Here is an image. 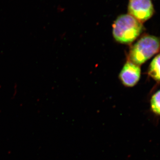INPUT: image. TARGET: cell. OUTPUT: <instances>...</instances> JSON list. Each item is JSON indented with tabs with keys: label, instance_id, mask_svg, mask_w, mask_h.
<instances>
[{
	"label": "cell",
	"instance_id": "obj_1",
	"mask_svg": "<svg viewBox=\"0 0 160 160\" xmlns=\"http://www.w3.org/2000/svg\"><path fill=\"white\" fill-rule=\"evenodd\" d=\"M144 27L140 22L129 14L119 16L112 25V34L118 42L129 44L138 38Z\"/></svg>",
	"mask_w": 160,
	"mask_h": 160
},
{
	"label": "cell",
	"instance_id": "obj_2",
	"mask_svg": "<svg viewBox=\"0 0 160 160\" xmlns=\"http://www.w3.org/2000/svg\"><path fill=\"white\" fill-rule=\"evenodd\" d=\"M160 51V39L154 36L145 35L131 47L129 61L140 66Z\"/></svg>",
	"mask_w": 160,
	"mask_h": 160
},
{
	"label": "cell",
	"instance_id": "obj_3",
	"mask_svg": "<svg viewBox=\"0 0 160 160\" xmlns=\"http://www.w3.org/2000/svg\"><path fill=\"white\" fill-rule=\"evenodd\" d=\"M128 10L129 14L142 23L151 18L155 13L152 0H129Z\"/></svg>",
	"mask_w": 160,
	"mask_h": 160
},
{
	"label": "cell",
	"instance_id": "obj_4",
	"mask_svg": "<svg viewBox=\"0 0 160 160\" xmlns=\"http://www.w3.org/2000/svg\"><path fill=\"white\" fill-rule=\"evenodd\" d=\"M141 76L140 66L128 61L123 66L119 75L121 82L124 86L132 87L135 86Z\"/></svg>",
	"mask_w": 160,
	"mask_h": 160
},
{
	"label": "cell",
	"instance_id": "obj_5",
	"mask_svg": "<svg viewBox=\"0 0 160 160\" xmlns=\"http://www.w3.org/2000/svg\"><path fill=\"white\" fill-rule=\"evenodd\" d=\"M148 74L156 81H160V54H158L152 61Z\"/></svg>",
	"mask_w": 160,
	"mask_h": 160
},
{
	"label": "cell",
	"instance_id": "obj_6",
	"mask_svg": "<svg viewBox=\"0 0 160 160\" xmlns=\"http://www.w3.org/2000/svg\"><path fill=\"white\" fill-rule=\"evenodd\" d=\"M150 105L152 112L160 116V90L152 96L150 101Z\"/></svg>",
	"mask_w": 160,
	"mask_h": 160
}]
</instances>
